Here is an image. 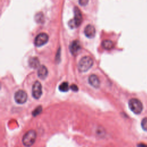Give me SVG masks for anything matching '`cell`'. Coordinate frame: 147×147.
<instances>
[{"instance_id": "cell-19", "label": "cell", "mask_w": 147, "mask_h": 147, "mask_svg": "<svg viewBox=\"0 0 147 147\" xmlns=\"http://www.w3.org/2000/svg\"><path fill=\"white\" fill-rule=\"evenodd\" d=\"M88 2V0H80L79 1V3L80 5H82V6H85L86 5Z\"/></svg>"}, {"instance_id": "cell-9", "label": "cell", "mask_w": 147, "mask_h": 147, "mask_svg": "<svg viewBox=\"0 0 147 147\" xmlns=\"http://www.w3.org/2000/svg\"><path fill=\"white\" fill-rule=\"evenodd\" d=\"M84 34L88 38H92L95 35V29L92 25H88L86 26L84 30Z\"/></svg>"}, {"instance_id": "cell-4", "label": "cell", "mask_w": 147, "mask_h": 147, "mask_svg": "<svg viewBox=\"0 0 147 147\" xmlns=\"http://www.w3.org/2000/svg\"><path fill=\"white\" fill-rule=\"evenodd\" d=\"M129 106L130 109L136 114H139L141 113L143 106L141 102L136 98H132L129 101Z\"/></svg>"}, {"instance_id": "cell-17", "label": "cell", "mask_w": 147, "mask_h": 147, "mask_svg": "<svg viewBox=\"0 0 147 147\" xmlns=\"http://www.w3.org/2000/svg\"><path fill=\"white\" fill-rule=\"evenodd\" d=\"M141 127L145 131H147V117L143 118L141 121Z\"/></svg>"}, {"instance_id": "cell-18", "label": "cell", "mask_w": 147, "mask_h": 147, "mask_svg": "<svg viewBox=\"0 0 147 147\" xmlns=\"http://www.w3.org/2000/svg\"><path fill=\"white\" fill-rule=\"evenodd\" d=\"M70 88H71L72 91H75V92L78 91V90H79L78 87L76 84H72V85L70 86Z\"/></svg>"}, {"instance_id": "cell-7", "label": "cell", "mask_w": 147, "mask_h": 147, "mask_svg": "<svg viewBox=\"0 0 147 147\" xmlns=\"http://www.w3.org/2000/svg\"><path fill=\"white\" fill-rule=\"evenodd\" d=\"M32 96L35 99H39L42 95V86L41 83L36 81L34 83L32 86Z\"/></svg>"}, {"instance_id": "cell-12", "label": "cell", "mask_w": 147, "mask_h": 147, "mask_svg": "<svg viewBox=\"0 0 147 147\" xmlns=\"http://www.w3.org/2000/svg\"><path fill=\"white\" fill-rule=\"evenodd\" d=\"M39 64H40L39 60H38V58L36 57H31V58H30V59L29 60V65L31 68L36 69L37 68L39 67H40Z\"/></svg>"}, {"instance_id": "cell-10", "label": "cell", "mask_w": 147, "mask_h": 147, "mask_svg": "<svg viewBox=\"0 0 147 147\" xmlns=\"http://www.w3.org/2000/svg\"><path fill=\"white\" fill-rule=\"evenodd\" d=\"M88 82L94 88H98L100 86V81L98 77L94 74L91 75L88 78Z\"/></svg>"}, {"instance_id": "cell-13", "label": "cell", "mask_w": 147, "mask_h": 147, "mask_svg": "<svg viewBox=\"0 0 147 147\" xmlns=\"http://www.w3.org/2000/svg\"><path fill=\"white\" fill-rule=\"evenodd\" d=\"M102 46L105 49L110 50L113 48L114 47V43L112 41L110 40H105L102 42Z\"/></svg>"}, {"instance_id": "cell-16", "label": "cell", "mask_w": 147, "mask_h": 147, "mask_svg": "<svg viewBox=\"0 0 147 147\" xmlns=\"http://www.w3.org/2000/svg\"><path fill=\"white\" fill-rule=\"evenodd\" d=\"M41 111H42V107L41 106H38L37 107H36L34 110V111L32 112V114L34 117H35L37 115H38L39 114H40Z\"/></svg>"}, {"instance_id": "cell-6", "label": "cell", "mask_w": 147, "mask_h": 147, "mask_svg": "<svg viewBox=\"0 0 147 147\" xmlns=\"http://www.w3.org/2000/svg\"><path fill=\"white\" fill-rule=\"evenodd\" d=\"M27 94L24 90H20L17 91L14 94V100L19 104H23L26 102L27 100Z\"/></svg>"}, {"instance_id": "cell-2", "label": "cell", "mask_w": 147, "mask_h": 147, "mask_svg": "<svg viewBox=\"0 0 147 147\" xmlns=\"http://www.w3.org/2000/svg\"><path fill=\"white\" fill-rule=\"evenodd\" d=\"M93 65V60L90 56H84L78 63V69L80 72H86L88 71Z\"/></svg>"}, {"instance_id": "cell-11", "label": "cell", "mask_w": 147, "mask_h": 147, "mask_svg": "<svg viewBox=\"0 0 147 147\" xmlns=\"http://www.w3.org/2000/svg\"><path fill=\"white\" fill-rule=\"evenodd\" d=\"M37 75L41 79H44L47 78L48 75V69L45 65H41L38 68Z\"/></svg>"}, {"instance_id": "cell-15", "label": "cell", "mask_w": 147, "mask_h": 147, "mask_svg": "<svg viewBox=\"0 0 147 147\" xmlns=\"http://www.w3.org/2000/svg\"><path fill=\"white\" fill-rule=\"evenodd\" d=\"M35 20L38 23L43 22L44 21V16L42 13H37L35 16Z\"/></svg>"}, {"instance_id": "cell-3", "label": "cell", "mask_w": 147, "mask_h": 147, "mask_svg": "<svg viewBox=\"0 0 147 147\" xmlns=\"http://www.w3.org/2000/svg\"><path fill=\"white\" fill-rule=\"evenodd\" d=\"M74 18L71 20L68 25L71 28H75L80 25L82 21V16L79 9L75 6L74 8Z\"/></svg>"}, {"instance_id": "cell-1", "label": "cell", "mask_w": 147, "mask_h": 147, "mask_svg": "<svg viewBox=\"0 0 147 147\" xmlns=\"http://www.w3.org/2000/svg\"><path fill=\"white\" fill-rule=\"evenodd\" d=\"M37 134L35 130H30L23 136L22 141L23 145L26 147H30L36 141Z\"/></svg>"}, {"instance_id": "cell-14", "label": "cell", "mask_w": 147, "mask_h": 147, "mask_svg": "<svg viewBox=\"0 0 147 147\" xmlns=\"http://www.w3.org/2000/svg\"><path fill=\"white\" fill-rule=\"evenodd\" d=\"M69 87H69L68 83L67 82H63L61 84H60V86L59 87V89L60 91L67 92L68 91Z\"/></svg>"}, {"instance_id": "cell-5", "label": "cell", "mask_w": 147, "mask_h": 147, "mask_svg": "<svg viewBox=\"0 0 147 147\" xmlns=\"http://www.w3.org/2000/svg\"><path fill=\"white\" fill-rule=\"evenodd\" d=\"M48 36L45 33H39L34 39V44L36 47H41L47 42Z\"/></svg>"}, {"instance_id": "cell-8", "label": "cell", "mask_w": 147, "mask_h": 147, "mask_svg": "<svg viewBox=\"0 0 147 147\" xmlns=\"http://www.w3.org/2000/svg\"><path fill=\"white\" fill-rule=\"evenodd\" d=\"M69 51L73 55H76L81 48L80 42L78 40L73 41L69 45Z\"/></svg>"}]
</instances>
